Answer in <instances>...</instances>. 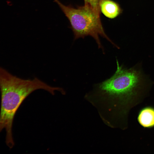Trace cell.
Instances as JSON below:
<instances>
[{
	"label": "cell",
	"mask_w": 154,
	"mask_h": 154,
	"mask_svg": "<svg viewBox=\"0 0 154 154\" xmlns=\"http://www.w3.org/2000/svg\"><path fill=\"white\" fill-rule=\"evenodd\" d=\"M100 0H84V5L90 7L98 16L100 17V11L99 7Z\"/></svg>",
	"instance_id": "6"
},
{
	"label": "cell",
	"mask_w": 154,
	"mask_h": 154,
	"mask_svg": "<svg viewBox=\"0 0 154 154\" xmlns=\"http://www.w3.org/2000/svg\"><path fill=\"white\" fill-rule=\"evenodd\" d=\"M137 119L139 124L144 128L154 127V108L147 106L141 109L138 113Z\"/></svg>",
	"instance_id": "5"
},
{
	"label": "cell",
	"mask_w": 154,
	"mask_h": 154,
	"mask_svg": "<svg viewBox=\"0 0 154 154\" xmlns=\"http://www.w3.org/2000/svg\"><path fill=\"white\" fill-rule=\"evenodd\" d=\"M39 89H44L52 94L55 88L36 78L33 80L19 78L0 67V132L3 129H5L6 143L10 149L14 144L12 129L15 113L25 99Z\"/></svg>",
	"instance_id": "1"
},
{
	"label": "cell",
	"mask_w": 154,
	"mask_h": 154,
	"mask_svg": "<svg viewBox=\"0 0 154 154\" xmlns=\"http://www.w3.org/2000/svg\"><path fill=\"white\" fill-rule=\"evenodd\" d=\"M59 5L68 19L71 28L73 32L74 40L90 36L96 40L99 48L104 52L99 36L106 38L114 46L118 47L106 34L100 19L89 7L84 5L73 7L71 5H66L59 0H54Z\"/></svg>",
	"instance_id": "3"
},
{
	"label": "cell",
	"mask_w": 154,
	"mask_h": 154,
	"mask_svg": "<svg viewBox=\"0 0 154 154\" xmlns=\"http://www.w3.org/2000/svg\"><path fill=\"white\" fill-rule=\"evenodd\" d=\"M117 69L110 78L95 85L98 95L111 100L123 102L129 100L147 83L140 70L129 69L119 65L116 59Z\"/></svg>",
	"instance_id": "2"
},
{
	"label": "cell",
	"mask_w": 154,
	"mask_h": 154,
	"mask_svg": "<svg viewBox=\"0 0 154 154\" xmlns=\"http://www.w3.org/2000/svg\"><path fill=\"white\" fill-rule=\"evenodd\" d=\"M99 5L100 12L110 19L115 18L122 12L119 4L112 0H100Z\"/></svg>",
	"instance_id": "4"
}]
</instances>
